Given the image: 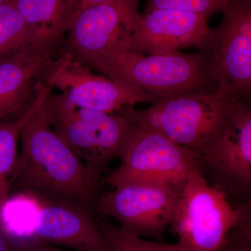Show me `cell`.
I'll return each instance as SVG.
<instances>
[{"label": "cell", "instance_id": "1", "mask_svg": "<svg viewBox=\"0 0 251 251\" xmlns=\"http://www.w3.org/2000/svg\"><path fill=\"white\" fill-rule=\"evenodd\" d=\"M90 206L53 193L16 190L0 206V232L16 251L40 244L109 251Z\"/></svg>", "mask_w": 251, "mask_h": 251}, {"label": "cell", "instance_id": "2", "mask_svg": "<svg viewBox=\"0 0 251 251\" xmlns=\"http://www.w3.org/2000/svg\"><path fill=\"white\" fill-rule=\"evenodd\" d=\"M41 106L21 130L11 190L53 193L91 206L98 187L85 164L50 126Z\"/></svg>", "mask_w": 251, "mask_h": 251}, {"label": "cell", "instance_id": "3", "mask_svg": "<svg viewBox=\"0 0 251 251\" xmlns=\"http://www.w3.org/2000/svg\"><path fill=\"white\" fill-rule=\"evenodd\" d=\"M241 99L229 90L158 100L150 108L116 112L133 126L154 130L199 156L224 133Z\"/></svg>", "mask_w": 251, "mask_h": 251}, {"label": "cell", "instance_id": "4", "mask_svg": "<svg viewBox=\"0 0 251 251\" xmlns=\"http://www.w3.org/2000/svg\"><path fill=\"white\" fill-rule=\"evenodd\" d=\"M41 111L54 133L85 164L99 188L109 163L121 156L131 126L116 112L82 108L52 91Z\"/></svg>", "mask_w": 251, "mask_h": 251}, {"label": "cell", "instance_id": "5", "mask_svg": "<svg viewBox=\"0 0 251 251\" xmlns=\"http://www.w3.org/2000/svg\"><path fill=\"white\" fill-rule=\"evenodd\" d=\"M140 1L112 0L81 10L69 24L62 52L118 82L119 69L140 15Z\"/></svg>", "mask_w": 251, "mask_h": 251}, {"label": "cell", "instance_id": "6", "mask_svg": "<svg viewBox=\"0 0 251 251\" xmlns=\"http://www.w3.org/2000/svg\"><path fill=\"white\" fill-rule=\"evenodd\" d=\"M118 82L152 103L214 94L220 89L209 50L148 56L126 52L119 69Z\"/></svg>", "mask_w": 251, "mask_h": 251}, {"label": "cell", "instance_id": "7", "mask_svg": "<svg viewBox=\"0 0 251 251\" xmlns=\"http://www.w3.org/2000/svg\"><path fill=\"white\" fill-rule=\"evenodd\" d=\"M251 218V202L232 204L227 193L209 185L202 170L185 181L171 226L185 251H217L227 236Z\"/></svg>", "mask_w": 251, "mask_h": 251}, {"label": "cell", "instance_id": "8", "mask_svg": "<svg viewBox=\"0 0 251 251\" xmlns=\"http://www.w3.org/2000/svg\"><path fill=\"white\" fill-rule=\"evenodd\" d=\"M184 184L141 181L120 185L97 198L96 211L115 220L128 233L161 242Z\"/></svg>", "mask_w": 251, "mask_h": 251}, {"label": "cell", "instance_id": "9", "mask_svg": "<svg viewBox=\"0 0 251 251\" xmlns=\"http://www.w3.org/2000/svg\"><path fill=\"white\" fill-rule=\"evenodd\" d=\"M131 126L120 165L102 176L99 187L141 181L184 184L191 173L201 169L198 155L191 150L154 130Z\"/></svg>", "mask_w": 251, "mask_h": 251}, {"label": "cell", "instance_id": "10", "mask_svg": "<svg viewBox=\"0 0 251 251\" xmlns=\"http://www.w3.org/2000/svg\"><path fill=\"white\" fill-rule=\"evenodd\" d=\"M210 173L213 186L231 196L235 204L251 201V110L239 100L227 128L198 156Z\"/></svg>", "mask_w": 251, "mask_h": 251}, {"label": "cell", "instance_id": "11", "mask_svg": "<svg viewBox=\"0 0 251 251\" xmlns=\"http://www.w3.org/2000/svg\"><path fill=\"white\" fill-rule=\"evenodd\" d=\"M209 50L220 89L248 101L251 91V0H226Z\"/></svg>", "mask_w": 251, "mask_h": 251}, {"label": "cell", "instance_id": "12", "mask_svg": "<svg viewBox=\"0 0 251 251\" xmlns=\"http://www.w3.org/2000/svg\"><path fill=\"white\" fill-rule=\"evenodd\" d=\"M42 82L58 89L75 105L107 113L138 103H152L125 84L92 72L91 68L74 60L68 52H62L51 61Z\"/></svg>", "mask_w": 251, "mask_h": 251}, {"label": "cell", "instance_id": "13", "mask_svg": "<svg viewBox=\"0 0 251 251\" xmlns=\"http://www.w3.org/2000/svg\"><path fill=\"white\" fill-rule=\"evenodd\" d=\"M212 29L201 15L156 9L140 15L133 28L129 50L133 53L161 55L186 48L209 49Z\"/></svg>", "mask_w": 251, "mask_h": 251}, {"label": "cell", "instance_id": "14", "mask_svg": "<svg viewBox=\"0 0 251 251\" xmlns=\"http://www.w3.org/2000/svg\"><path fill=\"white\" fill-rule=\"evenodd\" d=\"M52 59L27 51L0 63V122L16 121L31 108Z\"/></svg>", "mask_w": 251, "mask_h": 251}, {"label": "cell", "instance_id": "15", "mask_svg": "<svg viewBox=\"0 0 251 251\" xmlns=\"http://www.w3.org/2000/svg\"><path fill=\"white\" fill-rule=\"evenodd\" d=\"M27 25L31 50L54 59L62 51L69 28L66 0H13Z\"/></svg>", "mask_w": 251, "mask_h": 251}, {"label": "cell", "instance_id": "16", "mask_svg": "<svg viewBox=\"0 0 251 251\" xmlns=\"http://www.w3.org/2000/svg\"><path fill=\"white\" fill-rule=\"evenodd\" d=\"M52 87L43 84L35 101L19 120L12 122H0V206L11 193L13 175L18 156V143L25 124L38 110Z\"/></svg>", "mask_w": 251, "mask_h": 251}, {"label": "cell", "instance_id": "17", "mask_svg": "<svg viewBox=\"0 0 251 251\" xmlns=\"http://www.w3.org/2000/svg\"><path fill=\"white\" fill-rule=\"evenodd\" d=\"M27 51L32 52L27 25L9 0L0 5V63Z\"/></svg>", "mask_w": 251, "mask_h": 251}, {"label": "cell", "instance_id": "18", "mask_svg": "<svg viewBox=\"0 0 251 251\" xmlns=\"http://www.w3.org/2000/svg\"><path fill=\"white\" fill-rule=\"evenodd\" d=\"M95 218L109 251H185L178 243L148 240L126 232L108 218L99 215Z\"/></svg>", "mask_w": 251, "mask_h": 251}, {"label": "cell", "instance_id": "19", "mask_svg": "<svg viewBox=\"0 0 251 251\" xmlns=\"http://www.w3.org/2000/svg\"><path fill=\"white\" fill-rule=\"evenodd\" d=\"M226 0H148L146 11L156 9L172 10L201 15L207 18L221 12Z\"/></svg>", "mask_w": 251, "mask_h": 251}, {"label": "cell", "instance_id": "20", "mask_svg": "<svg viewBox=\"0 0 251 251\" xmlns=\"http://www.w3.org/2000/svg\"><path fill=\"white\" fill-rule=\"evenodd\" d=\"M217 251H251V218L237 225Z\"/></svg>", "mask_w": 251, "mask_h": 251}, {"label": "cell", "instance_id": "21", "mask_svg": "<svg viewBox=\"0 0 251 251\" xmlns=\"http://www.w3.org/2000/svg\"><path fill=\"white\" fill-rule=\"evenodd\" d=\"M112 0H66L67 4L68 16H69V24L73 18L80 12L81 10L94 6L108 2Z\"/></svg>", "mask_w": 251, "mask_h": 251}, {"label": "cell", "instance_id": "22", "mask_svg": "<svg viewBox=\"0 0 251 251\" xmlns=\"http://www.w3.org/2000/svg\"><path fill=\"white\" fill-rule=\"evenodd\" d=\"M18 251H80L73 250V249H66L57 247V246L50 245V244H36V245L31 246V247L25 248Z\"/></svg>", "mask_w": 251, "mask_h": 251}, {"label": "cell", "instance_id": "23", "mask_svg": "<svg viewBox=\"0 0 251 251\" xmlns=\"http://www.w3.org/2000/svg\"><path fill=\"white\" fill-rule=\"evenodd\" d=\"M0 251H16L12 244L1 232H0Z\"/></svg>", "mask_w": 251, "mask_h": 251}, {"label": "cell", "instance_id": "24", "mask_svg": "<svg viewBox=\"0 0 251 251\" xmlns=\"http://www.w3.org/2000/svg\"><path fill=\"white\" fill-rule=\"evenodd\" d=\"M9 1V0H0V5L2 4L3 3L6 2V1Z\"/></svg>", "mask_w": 251, "mask_h": 251}]
</instances>
